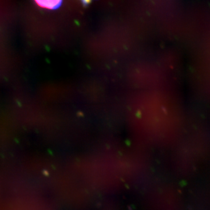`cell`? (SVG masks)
Returning a JSON list of instances; mask_svg holds the SVG:
<instances>
[{"instance_id":"1","label":"cell","mask_w":210,"mask_h":210,"mask_svg":"<svg viewBox=\"0 0 210 210\" xmlns=\"http://www.w3.org/2000/svg\"><path fill=\"white\" fill-rule=\"evenodd\" d=\"M35 3L42 8L55 10L61 6L62 0H34Z\"/></svg>"},{"instance_id":"2","label":"cell","mask_w":210,"mask_h":210,"mask_svg":"<svg viewBox=\"0 0 210 210\" xmlns=\"http://www.w3.org/2000/svg\"><path fill=\"white\" fill-rule=\"evenodd\" d=\"M81 1L83 2V4L87 5V4H88V3H90L92 1V0H81Z\"/></svg>"}]
</instances>
